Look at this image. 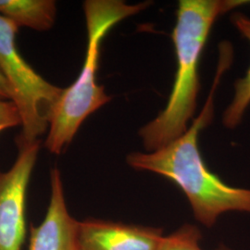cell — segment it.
<instances>
[{
    "instance_id": "obj_10",
    "label": "cell",
    "mask_w": 250,
    "mask_h": 250,
    "mask_svg": "<svg viewBox=\"0 0 250 250\" xmlns=\"http://www.w3.org/2000/svg\"><path fill=\"white\" fill-rule=\"evenodd\" d=\"M201 232L196 226L187 224L168 236H164L157 250H202Z\"/></svg>"
},
{
    "instance_id": "obj_9",
    "label": "cell",
    "mask_w": 250,
    "mask_h": 250,
    "mask_svg": "<svg viewBox=\"0 0 250 250\" xmlns=\"http://www.w3.org/2000/svg\"><path fill=\"white\" fill-rule=\"evenodd\" d=\"M232 22L238 32L250 42V19L235 12ZM250 105V66L246 75L234 83V95L230 105L223 114V124L228 129H234L241 123L246 110Z\"/></svg>"
},
{
    "instance_id": "obj_11",
    "label": "cell",
    "mask_w": 250,
    "mask_h": 250,
    "mask_svg": "<svg viewBox=\"0 0 250 250\" xmlns=\"http://www.w3.org/2000/svg\"><path fill=\"white\" fill-rule=\"evenodd\" d=\"M18 125H21V118L16 104L12 100H0V133Z\"/></svg>"
},
{
    "instance_id": "obj_1",
    "label": "cell",
    "mask_w": 250,
    "mask_h": 250,
    "mask_svg": "<svg viewBox=\"0 0 250 250\" xmlns=\"http://www.w3.org/2000/svg\"><path fill=\"white\" fill-rule=\"evenodd\" d=\"M232 59V46L220 45V60L209 96L185 134L155 151L130 153L126 160L135 170L154 172L173 182L188 197L195 218L207 227L213 226L228 211L250 213V189L224 183L208 170L198 148V135L213 119L215 92Z\"/></svg>"
},
{
    "instance_id": "obj_3",
    "label": "cell",
    "mask_w": 250,
    "mask_h": 250,
    "mask_svg": "<svg viewBox=\"0 0 250 250\" xmlns=\"http://www.w3.org/2000/svg\"><path fill=\"white\" fill-rule=\"evenodd\" d=\"M150 2L128 4L123 0H86L83 7L87 30L83 66L71 86L63 89L49 115L45 147L59 155L72 143L87 117L111 100L97 82L100 47L107 33L125 19L147 9Z\"/></svg>"
},
{
    "instance_id": "obj_2",
    "label": "cell",
    "mask_w": 250,
    "mask_h": 250,
    "mask_svg": "<svg viewBox=\"0 0 250 250\" xmlns=\"http://www.w3.org/2000/svg\"><path fill=\"white\" fill-rule=\"evenodd\" d=\"M241 0H180L171 38L177 70L167 104L161 113L139 130L147 152L160 149L185 134L197 108L200 90L198 64L215 21L245 5Z\"/></svg>"
},
{
    "instance_id": "obj_12",
    "label": "cell",
    "mask_w": 250,
    "mask_h": 250,
    "mask_svg": "<svg viewBox=\"0 0 250 250\" xmlns=\"http://www.w3.org/2000/svg\"><path fill=\"white\" fill-rule=\"evenodd\" d=\"M0 100H12V92L8 82L0 73Z\"/></svg>"
},
{
    "instance_id": "obj_5",
    "label": "cell",
    "mask_w": 250,
    "mask_h": 250,
    "mask_svg": "<svg viewBox=\"0 0 250 250\" xmlns=\"http://www.w3.org/2000/svg\"><path fill=\"white\" fill-rule=\"evenodd\" d=\"M12 167L0 172V250H21L26 234L27 189L40 141L21 142Z\"/></svg>"
},
{
    "instance_id": "obj_13",
    "label": "cell",
    "mask_w": 250,
    "mask_h": 250,
    "mask_svg": "<svg viewBox=\"0 0 250 250\" xmlns=\"http://www.w3.org/2000/svg\"><path fill=\"white\" fill-rule=\"evenodd\" d=\"M226 250V249H219V250Z\"/></svg>"
},
{
    "instance_id": "obj_4",
    "label": "cell",
    "mask_w": 250,
    "mask_h": 250,
    "mask_svg": "<svg viewBox=\"0 0 250 250\" xmlns=\"http://www.w3.org/2000/svg\"><path fill=\"white\" fill-rule=\"evenodd\" d=\"M19 26L0 15V73L9 83L21 118L17 141L35 142L49 127V115L63 88L45 80L23 60L16 45Z\"/></svg>"
},
{
    "instance_id": "obj_8",
    "label": "cell",
    "mask_w": 250,
    "mask_h": 250,
    "mask_svg": "<svg viewBox=\"0 0 250 250\" xmlns=\"http://www.w3.org/2000/svg\"><path fill=\"white\" fill-rule=\"evenodd\" d=\"M56 14L53 0H0V15L19 27L47 31L53 26Z\"/></svg>"
},
{
    "instance_id": "obj_6",
    "label": "cell",
    "mask_w": 250,
    "mask_h": 250,
    "mask_svg": "<svg viewBox=\"0 0 250 250\" xmlns=\"http://www.w3.org/2000/svg\"><path fill=\"white\" fill-rule=\"evenodd\" d=\"M164 236L161 228L88 219L79 224L78 250H157Z\"/></svg>"
},
{
    "instance_id": "obj_7",
    "label": "cell",
    "mask_w": 250,
    "mask_h": 250,
    "mask_svg": "<svg viewBox=\"0 0 250 250\" xmlns=\"http://www.w3.org/2000/svg\"><path fill=\"white\" fill-rule=\"evenodd\" d=\"M50 199L43 222L31 227L29 250H78L79 224L70 214L61 171L50 173Z\"/></svg>"
}]
</instances>
